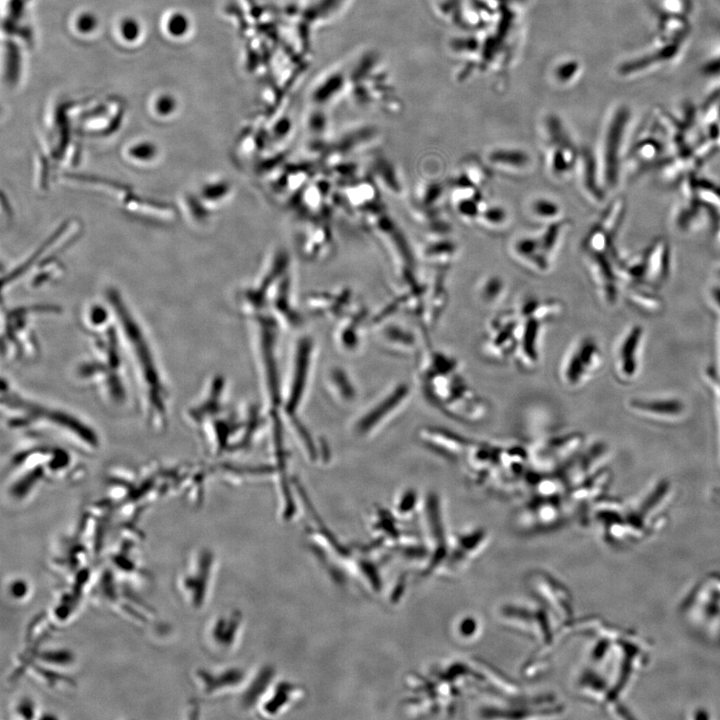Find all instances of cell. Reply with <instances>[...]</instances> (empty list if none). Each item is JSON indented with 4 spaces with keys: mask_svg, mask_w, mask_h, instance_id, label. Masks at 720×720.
Masks as SVG:
<instances>
[{
    "mask_svg": "<svg viewBox=\"0 0 720 720\" xmlns=\"http://www.w3.org/2000/svg\"><path fill=\"white\" fill-rule=\"evenodd\" d=\"M419 375L426 398L447 417L468 424L486 419L488 403L469 383L461 363L452 354L427 348Z\"/></svg>",
    "mask_w": 720,
    "mask_h": 720,
    "instance_id": "277c9868",
    "label": "cell"
},
{
    "mask_svg": "<svg viewBox=\"0 0 720 720\" xmlns=\"http://www.w3.org/2000/svg\"><path fill=\"white\" fill-rule=\"evenodd\" d=\"M97 18L91 13L80 14L75 21V27L81 33H91L97 27Z\"/></svg>",
    "mask_w": 720,
    "mask_h": 720,
    "instance_id": "44dd1931",
    "label": "cell"
},
{
    "mask_svg": "<svg viewBox=\"0 0 720 720\" xmlns=\"http://www.w3.org/2000/svg\"><path fill=\"white\" fill-rule=\"evenodd\" d=\"M81 318L88 353L76 364L75 379L105 406L120 409L133 397V388L114 311L92 304Z\"/></svg>",
    "mask_w": 720,
    "mask_h": 720,
    "instance_id": "6da1fadb",
    "label": "cell"
},
{
    "mask_svg": "<svg viewBox=\"0 0 720 720\" xmlns=\"http://www.w3.org/2000/svg\"><path fill=\"white\" fill-rule=\"evenodd\" d=\"M1 415L7 430L32 438L62 441L80 454H95L101 447L97 429L73 411L31 397L3 378Z\"/></svg>",
    "mask_w": 720,
    "mask_h": 720,
    "instance_id": "7a4b0ae2",
    "label": "cell"
},
{
    "mask_svg": "<svg viewBox=\"0 0 720 720\" xmlns=\"http://www.w3.org/2000/svg\"><path fill=\"white\" fill-rule=\"evenodd\" d=\"M215 557L209 549H201L190 559L177 577V590L188 605L201 609L206 602L213 575Z\"/></svg>",
    "mask_w": 720,
    "mask_h": 720,
    "instance_id": "30bf717a",
    "label": "cell"
},
{
    "mask_svg": "<svg viewBox=\"0 0 720 720\" xmlns=\"http://www.w3.org/2000/svg\"><path fill=\"white\" fill-rule=\"evenodd\" d=\"M264 694H267V696H263L259 701L261 703L259 704V713L263 717H272L283 713L294 705L302 696L303 691L292 683L279 682L273 685L270 690L268 687Z\"/></svg>",
    "mask_w": 720,
    "mask_h": 720,
    "instance_id": "5bb4252c",
    "label": "cell"
},
{
    "mask_svg": "<svg viewBox=\"0 0 720 720\" xmlns=\"http://www.w3.org/2000/svg\"><path fill=\"white\" fill-rule=\"evenodd\" d=\"M245 678L244 671L231 668L221 671L198 669L194 681L199 690L206 696H215L237 686Z\"/></svg>",
    "mask_w": 720,
    "mask_h": 720,
    "instance_id": "9a60e30c",
    "label": "cell"
},
{
    "mask_svg": "<svg viewBox=\"0 0 720 720\" xmlns=\"http://www.w3.org/2000/svg\"><path fill=\"white\" fill-rule=\"evenodd\" d=\"M519 312V333L512 361L519 369L532 371L541 362L542 323L548 314L536 302H527Z\"/></svg>",
    "mask_w": 720,
    "mask_h": 720,
    "instance_id": "52a82bcc",
    "label": "cell"
},
{
    "mask_svg": "<svg viewBox=\"0 0 720 720\" xmlns=\"http://www.w3.org/2000/svg\"><path fill=\"white\" fill-rule=\"evenodd\" d=\"M175 108L174 99L169 95H162L155 101V109L157 113L167 115Z\"/></svg>",
    "mask_w": 720,
    "mask_h": 720,
    "instance_id": "cb8c5ba5",
    "label": "cell"
},
{
    "mask_svg": "<svg viewBox=\"0 0 720 720\" xmlns=\"http://www.w3.org/2000/svg\"><path fill=\"white\" fill-rule=\"evenodd\" d=\"M491 159L494 162L498 163H504V164H513V165H522L526 161L525 155L519 153V152H511V151H501L496 152Z\"/></svg>",
    "mask_w": 720,
    "mask_h": 720,
    "instance_id": "ffe728a7",
    "label": "cell"
},
{
    "mask_svg": "<svg viewBox=\"0 0 720 720\" xmlns=\"http://www.w3.org/2000/svg\"><path fill=\"white\" fill-rule=\"evenodd\" d=\"M519 333V318L514 315H503L495 318L484 337L482 349L484 354L493 361L512 359Z\"/></svg>",
    "mask_w": 720,
    "mask_h": 720,
    "instance_id": "8fae6325",
    "label": "cell"
},
{
    "mask_svg": "<svg viewBox=\"0 0 720 720\" xmlns=\"http://www.w3.org/2000/svg\"><path fill=\"white\" fill-rule=\"evenodd\" d=\"M74 449L58 444H27L10 456L5 469L6 494L23 502L43 485L79 481L85 467Z\"/></svg>",
    "mask_w": 720,
    "mask_h": 720,
    "instance_id": "5b68a950",
    "label": "cell"
},
{
    "mask_svg": "<svg viewBox=\"0 0 720 720\" xmlns=\"http://www.w3.org/2000/svg\"><path fill=\"white\" fill-rule=\"evenodd\" d=\"M133 388V398L147 427L165 432L170 420V391L145 329L120 299L111 297Z\"/></svg>",
    "mask_w": 720,
    "mask_h": 720,
    "instance_id": "3957f363",
    "label": "cell"
},
{
    "mask_svg": "<svg viewBox=\"0 0 720 720\" xmlns=\"http://www.w3.org/2000/svg\"><path fill=\"white\" fill-rule=\"evenodd\" d=\"M242 630V617L231 611L215 616L209 623L206 638L209 645L218 652H229L237 644Z\"/></svg>",
    "mask_w": 720,
    "mask_h": 720,
    "instance_id": "7c38bea8",
    "label": "cell"
},
{
    "mask_svg": "<svg viewBox=\"0 0 720 720\" xmlns=\"http://www.w3.org/2000/svg\"><path fill=\"white\" fill-rule=\"evenodd\" d=\"M14 712L21 718H33L35 712L34 702L29 698H22L15 703Z\"/></svg>",
    "mask_w": 720,
    "mask_h": 720,
    "instance_id": "7402d4cb",
    "label": "cell"
},
{
    "mask_svg": "<svg viewBox=\"0 0 720 720\" xmlns=\"http://www.w3.org/2000/svg\"><path fill=\"white\" fill-rule=\"evenodd\" d=\"M421 438L423 443L432 451L453 461H460L462 459L471 442L461 435L441 428L425 429L422 432Z\"/></svg>",
    "mask_w": 720,
    "mask_h": 720,
    "instance_id": "4fadbf2b",
    "label": "cell"
},
{
    "mask_svg": "<svg viewBox=\"0 0 720 720\" xmlns=\"http://www.w3.org/2000/svg\"><path fill=\"white\" fill-rule=\"evenodd\" d=\"M533 210H534L535 214H537L541 217L553 216L558 211L556 205L547 200H541V201L535 202L533 205Z\"/></svg>",
    "mask_w": 720,
    "mask_h": 720,
    "instance_id": "603a6c76",
    "label": "cell"
},
{
    "mask_svg": "<svg viewBox=\"0 0 720 720\" xmlns=\"http://www.w3.org/2000/svg\"><path fill=\"white\" fill-rule=\"evenodd\" d=\"M500 284H498V281L492 280L490 282H487V284L484 287V297L487 300H494L496 299L499 291H500Z\"/></svg>",
    "mask_w": 720,
    "mask_h": 720,
    "instance_id": "484cf974",
    "label": "cell"
},
{
    "mask_svg": "<svg viewBox=\"0 0 720 720\" xmlns=\"http://www.w3.org/2000/svg\"><path fill=\"white\" fill-rule=\"evenodd\" d=\"M29 583L22 578H15L7 585V593L15 601H23L30 594Z\"/></svg>",
    "mask_w": 720,
    "mask_h": 720,
    "instance_id": "ac0fdd59",
    "label": "cell"
},
{
    "mask_svg": "<svg viewBox=\"0 0 720 720\" xmlns=\"http://www.w3.org/2000/svg\"><path fill=\"white\" fill-rule=\"evenodd\" d=\"M39 311L32 308L7 311L2 324L1 355L9 365H25L39 358L41 348L31 321Z\"/></svg>",
    "mask_w": 720,
    "mask_h": 720,
    "instance_id": "8992f818",
    "label": "cell"
},
{
    "mask_svg": "<svg viewBox=\"0 0 720 720\" xmlns=\"http://www.w3.org/2000/svg\"><path fill=\"white\" fill-rule=\"evenodd\" d=\"M188 29V20L184 14H171L166 21V30L173 37H182Z\"/></svg>",
    "mask_w": 720,
    "mask_h": 720,
    "instance_id": "e0dca14e",
    "label": "cell"
},
{
    "mask_svg": "<svg viewBox=\"0 0 720 720\" xmlns=\"http://www.w3.org/2000/svg\"><path fill=\"white\" fill-rule=\"evenodd\" d=\"M600 351L590 338H581L569 347L558 365V378L566 389L582 386L600 364Z\"/></svg>",
    "mask_w": 720,
    "mask_h": 720,
    "instance_id": "ba28073f",
    "label": "cell"
},
{
    "mask_svg": "<svg viewBox=\"0 0 720 720\" xmlns=\"http://www.w3.org/2000/svg\"><path fill=\"white\" fill-rule=\"evenodd\" d=\"M119 33L125 41H135L140 35V25L133 18L123 19L119 25Z\"/></svg>",
    "mask_w": 720,
    "mask_h": 720,
    "instance_id": "d6986e66",
    "label": "cell"
},
{
    "mask_svg": "<svg viewBox=\"0 0 720 720\" xmlns=\"http://www.w3.org/2000/svg\"><path fill=\"white\" fill-rule=\"evenodd\" d=\"M638 336L639 335L636 331L631 333L623 344L621 350L622 369L627 374H631L634 371L635 366L632 356L635 353Z\"/></svg>",
    "mask_w": 720,
    "mask_h": 720,
    "instance_id": "2e32d148",
    "label": "cell"
},
{
    "mask_svg": "<svg viewBox=\"0 0 720 720\" xmlns=\"http://www.w3.org/2000/svg\"><path fill=\"white\" fill-rule=\"evenodd\" d=\"M581 438L576 433L547 436L528 448L531 468L538 473H554L567 465L577 453Z\"/></svg>",
    "mask_w": 720,
    "mask_h": 720,
    "instance_id": "9c48e42d",
    "label": "cell"
},
{
    "mask_svg": "<svg viewBox=\"0 0 720 720\" xmlns=\"http://www.w3.org/2000/svg\"><path fill=\"white\" fill-rule=\"evenodd\" d=\"M644 407H647L646 409L650 411H656V412H664V413H674L679 411V405L671 402H664V403H652L647 404Z\"/></svg>",
    "mask_w": 720,
    "mask_h": 720,
    "instance_id": "d4e9b609",
    "label": "cell"
}]
</instances>
